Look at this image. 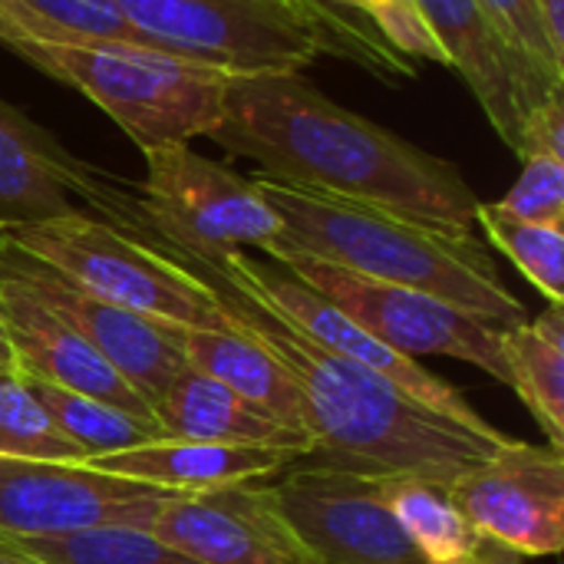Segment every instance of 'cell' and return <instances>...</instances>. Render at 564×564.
Masks as SVG:
<instances>
[{
    "mask_svg": "<svg viewBox=\"0 0 564 564\" xmlns=\"http://www.w3.org/2000/svg\"><path fill=\"white\" fill-rule=\"evenodd\" d=\"M208 139L251 159L254 175L281 185L436 228L473 231L476 225L479 198L453 162L340 106L301 73L231 76Z\"/></svg>",
    "mask_w": 564,
    "mask_h": 564,
    "instance_id": "cell-1",
    "label": "cell"
},
{
    "mask_svg": "<svg viewBox=\"0 0 564 564\" xmlns=\"http://www.w3.org/2000/svg\"><path fill=\"white\" fill-rule=\"evenodd\" d=\"M132 235L152 241L159 251L198 274L212 288L228 324L281 360L304 397L314 459L373 473H416L453 486V479L502 446L436 416L373 370L327 350L254 291L231 281L212 258L169 248L142 231Z\"/></svg>",
    "mask_w": 564,
    "mask_h": 564,
    "instance_id": "cell-2",
    "label": "cell"
},
{
    "mask_svg": "<svg viewBox=\"0 0 564 564\" xmlns=\"http://www.w3.org/2000/svg\"><path fill=\"white\" fill-rule=\"evenodd\" d=\"M281 218L268 251H297L354 274L443 297L496 327L529 321L525 304L502 284L489 248L473 231L436 228L387 208L317 195L251 175Z\"/></svg>",
    "mask_w": 564,
    "mask_h": 564,
    "instance_id": "cell-3",
    "label": "cell"
},
{
    "mask_svg": "<svg viewBox=\"0 0 564 564\" xmlns=\"http://www.w3.org/2000/svg\"><path fill=\"white\" fill-rule=\"evenodd\" d=\"M159 50L235 76L301 73L317 56H344L380 79L416 76L367 20L311 0H119Z\"/></svg>",
    "mask_w": 564,
    "mask_h": 564,
    "instance_id": "cell-4",
    "label": "cell"
},
{
    "mask_svg": "<svg viewBox=\"0 0 564 564\" xmlns=\"http://www.w3.org/2000/svg\"><path fill=\"white\" fill-rule=\"evenodd\" d=\"M13 56L96 102L142 152L208 135L235 73L155 46L132 43H26L0 40Z\"/></svg>",
    "mask_w": 564,
    "mask_h": 564,
    "instance_id": "cell-5",
    "label": "cell"
},
{
    "mask_svg": "<svg viewBox=\"0 0 564 564\" xmlns=\"http://www.w3.org/2000/svg\"><path fill=\"white\" fill-rule=\"evenodd\" d=\"M17 251L59 271L86 294L182 327H225L212 288L185 264L89 212H73L0 235Z\"/></svg>",
    "mask_w": 564,
    "mask_h": 564,
    "instance_id": "cell-6",
    "label": "cell"
},
{
    "mask_svg": "<svg viewBox=\"0 0 564 564\" xmlns=\"http://www.w3.org/2000/svg\"><path fill=\"white\" fill-rule=\"evenodd\" d=\"M145 182L112 221L169 248L221 258L228 251L268 248L281 238V218L254 178L225 162L198 155L188 142L149 149Z\"/></svg>",
    "mask_w": 564,
    "mask_h": 564,
    "instance_id": "cell-7",
    "label": "cell"
},
{
    "mask_svg": "<svg viewBox=\"0 0 564 564\" xmlns=\"http://www.w3.org/2000/svg\"><path fill=\"white\" fill-rule=\"evenodd\" d=\"M271 261L288 268L294 278L324 294L367 334L383 340L403 357H449L486 370L492 380L509 387L502 364V330L443 297L373 281L347 268L327 264L297 251H268Z\"/></svg>",
    "mask_w": 564,
    "mask_h": 564,
    "instance_id": "cell-8",
    "label": "cell"
},
{
    "mask_svg": "<svg viewBox=\"0 0 564 564\" xmlns=\"http://www.w3.org/2000/svg\"><path fill=\"white\" fill-rule=\"evenodd\" d=\"M387 476L317 459L294 463L271 489L317 564H426L387 506Z\"/></svg>",
    "mask_w": 564,
    "mask_h": 564,
    "instance_id": "cell-9",
    "label": "cell"
},
{
    "mask_svg": "<svg viewBox=\"0 0 564 564\" xmlns=\"http://www.w3.org/2000/svg\"><path fill=\"white\" fill-rule=\"evenodd\" d=\"M212 261L231 281L245 284L261 301H268L278 314H284L297 330H304L307 337H314L327 350L373 370L377 377H383L387 383H393L397 390H403L410 400L423 403L436 416H443V420H449V423H456V426H463L482 440H492V443L509 440L492 423H486V416H479L456 387H449L443 377L420 367V360L390 350L383 340L367 334L357 321H350L340 307H334L324 294H317L311 284L294 278L278 261H254V258H248V251H228V254L212 258Z\"/></svg>",
    "mask_w": 564,
    "mask_h": 564,
    "instance_id": "cell-10",
    "label": "cell"
},
{
    "mask_svg": "<svg viewBox=\"0 0 564 564\" xmlns=\"http://www.w3.org/2000/svg\"><path fill=\"white\" fill-rule=\"evenodd\" d=\"M178 492L96 473L79 463L0 456V535L59 539L93 529H152Z\"/></svg>",
    "mask_w": 564,
    "mask_h": 564,
    "instance_id": "cell-11",
    "label": "cell"
},
{
    "mask_svg": "<svg viewBox=\"0 0 564 564\" xmlns=\"http://www.w3.org/2000/svg\"><path fill=\"white\" fill-rule=\"evenodd\" d=\"M449 489L482 539L522 558L562 552L564 456L558 449L506 440L492 456L453 479Z\"/></svg>",
    "mask_w": 564,
    "mask_h": 564,
    "instance_id": "cell-12",
    "label": "cell"
},
{
    "mask_svg": "<svg viewBox=\"0 0 564 564\" xmlns=\"http://www.w3.org/2000/svg\"><path fill=\"white\" fill-rule=\"evenodd\" d=\"M0 261L56 314H63L96 354L149 403L155 406L165 390L188 370L185 357V327L169 324L109 301H99L66 281L59 271L40 264L36 258L17 251L0 238Z\"/></svg>",
    "mask_w": 564,
    "mask_h": 564,
    "instance_id": "cell-13",
    "label": "cell"
},
{
    "mask_svg": "<svg viewBox=\"0 0 564 564\" xmlns=\"http://www.w3.org/2000/svg\"><path fill=\"white\" fill-rule=\"evenodd\" d=\"M149 532L198 564H317L284 522L268 479L178 492Z\"/></svg>",
    "mask_w": 564,
    "mask_h": 564,
    "instance_id": "cell-14",
    "label": "cell"
},
{
    "mask_svg": "<svg viewBox=\"0 0 564 564\" xmlns=\"http://www.w3.org/2000/svg\"><path fill=\"white\" fill-rule=\"evenodd\" d=\"M129 188L102 169L76 159L43 126L0 99V235L79 212L83 198L109 221Z\"/></svg>",
    "mask_w": 564,
    "mask_h": 564,
    "instance_id": "cell-15",
    "label": "cell"
},
{
    "mask_svg": "<svg viewBox=\"0 0 564 564\" xmlns=\"http://www.w3.org/2000/svg\"><path fill=\"white\" fill-rule=\"evenodd\" d=\"M436 36L446 66H453L476 102L482 106L496 135L516 152L525 116L542 106L562 83L542 76L499 36L479 0H416Z\"/></svg>",
    "mask_w": 564,
    "mask_h": 564,
    "instance_id": "cell-16",
    "label": "cell"
},
{
    "mask_svg": "<svg viewBox=\"0 0 564 564\" xmlns=\"http://www.w3.org/2000/svg\"><path fill=\"white\" fill-rule=\"evenodd\" d=\"M0 311L17 357V370L23 377L106 400L139 416H155L152 406L96 354V347L63 314L43 304L3 261H0Z\"/></svg>",
    "mask_w": 564,
    "mask_h": 564,
    "instance_id": "cell-17",
    "label": "cell"
},
{
    "mask_svg": "<svg viewBox=\"0 0 564 564\" xmlns=\"http://www.w3.org/2000/svg\"><path fill=\"white\" fill-rule=\"evenodd\" d=\"M307 453L281 446H225L192 440H152L132 449L83 459L79 466L145 482L169 492H205L235 482H261L301 463Z\"/></svg>",
    "mask_w": 564,
    "mask_h": 564,
    "instance_id": "cell-18",
    "label": "cell"
},
{
    "mask_svg": "<svg viewBox=\"0 0 564 564\" xmlns=\"http://www.w3.org/2000/svg\"><path fill=\"white\" fill-rule=\"evenodd\" d=\"M162 433L169 440H192V443H225V446H281L297 453H314V443L251 403H245L235 390L225 383L185 370L178 380L165 390V397L152 406Z\"/></svg>",
    "mask_w": 564,
    "mask_h": 564,
    "instance_id": "cell-19",
    "label": "cell"
},
{
    "mask_svg": "<svg viewBox=\"0 0 564 564\" xmlns=\"http://www.w3.org/2000/svg\"><path fill=\"white\" fill-rule=\"evenodd\" d=\"M185 357L192 370L225 383L274 423L311 440L307 410L297 383L291 380V373L281 367L274 354H268L254 337H248L235 324L185 327Z\"/></svg>",
    "mask_w": 564,
    "mask_h": 564,
    "instance_id": "cell-20",
    "label": "cell"
},
{
    "mask_svg": "<svg viewBox=\"0 0 564 564\" xmlns=\"http://www.w3.org/2000/svg\"><path fill=\"white\" fill-rule=\"evenodd\" d=\"M509 387L529 406L552 449H564V304L502 330Z\"/></svg>",
    "mask_w": 564,
    "mask_h": 564,
    "instance_id": "cell-21",
    "label": "cell"
},
{
    "mask_svg": "<svg viewBox=\"0 0 564 564\" xmlns=\"http://www.w3.org/2000/svg\"><path fill=\"white\" fill-rule=\"evenodd\" d=\"M387 506L426 564L466 562L482 535L463 516L449 482L416 473L387 476Z\"/></svg>",
    "mask_w": 564,
    "mask_h": 564,
    "instance_id": "cell-22",
    "label": "cell"
},
{
    "mask_svg": "<svg viewBox=\"0 0 564 564\" xmlns=\"http://www.w3.org/2000/svg\"><path fill=\"white\" fill-rule=\"evenodd\" d=\"M0 40L155 46L129 23L119 0H0Z\"/></svg>",
    "mask_w": 564,
    "mask_h": 564,
    "instance_id": "cell-23",
    "label": "cell"
},
{
    "mask_svg": "<svg viewBox=\"0 0 564 564\" xmlns=\"http://www.w3.org/2000/svg\"><path fill=\"white\" fill-rule=\"evenodd\" d=\"M30 387L40 397L50 420L56 423V430L83 453V459L132 449V446L165 436L155 416H139V413L119 410L106 400L73 393V390L53 387L43 380H30Z\"/></svg>",
    "mask_w": 564,
    "mask_h": 564,
    "instance_id": "cell-24",
    "label": "cell"
},
{
    "mask_svg": "<svg viewBox=\"0 0 564 564\" xmlns=\"http://www.w3.org/2000/svg\"><path fill=\"white\" fill-rule=\"evenodd\" d=\"M0 542L46 564H198L145 529H93L59 539L0 535Z\"/></svg>",
    "mask_w": 564,
    "mask_h": 564,
    "instance_id": "cell-25",
    "label": "cell"
},
{
    "mask_svg": "<svg viewBox=\"0 0 564 564\" xmlns=\"http://www.w3.org/2000/svg\"><path fill=\"white\" fill-rule=\"evenodd\" d=\"M476 225H482L492 248H499L525 281L545 294L549 304H564V231L562 225H539L502 215L496 205L476 208Z\"/></svg>",
    "mask_w": 564,
    "mask_h": 564,
    "instance_id": "cell-26",
    "label": "cell"
},
{
    "mask_svg": "<svg viewBox=\"0 0 564 564\" xmlns=\"http://www.w3.org/2000/svg\"><path fill=\"white\" fill-rule=\"evenodd\" d=\"M0 456L83 463V453L56 430L23 373H0Z\"/></svg>",
    "mask_w": 564,
    "mask_h": 564,
    "instance_id": "cell-27",
    "label": "cell"
},
{
    "mask_svg": "<svg viewBox=\"0 0 564 564\" xmlns=\"http://www.w3.org/2000/svg\"><path fill=\"white\" fill-rule=\"evenodd\" d=\"M502 215L539 221V225H562L564 221V162L552 155H525L516 185L496 202Z\"/></svg>",
    "mask_w": 564,
    "mask_h": 564,
    "instance_id": "cell-28",
    "label": "cell"
},
{
    "mask_svg": "<svg viewBox=\"0 0 564 564\" xmlns=\"http://www.w3.org/2000/svg\"><path fill=\"white\" fill-rule=\"evenodd\" d=\"M479 7L519 59H525L542 76L564 83V56L552 50L532 0H479Z\"/></svg>",
    "mask_w": 564,
    "mask_h": 564,
    "instance_id": "cell-29",
    "label": "cell"
},
{
    "mask_svg": "<svg viewBox=\"0 0 564 564\" xmlns=\"http://www.w3.org/2000/svg\"><path fill=\"white\" fill-rule=\"evenodd\" d=\"M337 7L367 20L400 56H426L446 63L416 0H337Z\"/></svg>",
    "mask_w": 564,
    "mask_h": 564,
    "instance_id": "cell-30",
    "label": "cell"
},
{
    "mask_svg": "<svg viewBox=\"0 0 564 564\" xmlns=\"http://www.w3.org/2000/svg\"><path fill=\"white\" fill-rule=\"evenodd\" d=\"M516 155H552L564 162V96L562 89H555L542 106H535L525 122H522V135H519V149Z\"/></svg>",
    "mask_w": 564,
    "mask_h": 564,
    "instance_id": "cell-31",
    "label": "cell"
},
{
    "mask_svg": "<svg viewBox=\"0 0 564 564\" xmlns=\"http://www.w3.org/2000/svg\"><path fill=\"white\" fill-rule=\"evenodd\" d=\"M539 10V20L545 26V36L552 43V50L564 56V0H532Z\"/></svg>",
    "mask_w": 564,
    "mask_h": 564,
    "instance_id": "cell-32",
    "label": "cell"
},
{
    "mask_svg": "<svg viewBox=\"0 0 564 564\" xmlns=\"http://www.w3.org/2000/svg\"><path fill=\"white\" fill-rule=\"evenodd\" d=\"M459 564H525V562H522V555L509 552L506 545L482 539V542H479V549H476L466 562H459Z\"/></svg>",
    "mask_w": 564,
    "mask_h": 564,
    "instance_id": "cell-33",
    "label": "cell"
},
{
    "mask_svg": "<svg viewBox=\"0 0 564 564\" xmlns=\"http://www.w3.org/2000/svg\"><path fill=\"white\" fill-rule=\"evenodd\" d=\"M0 373H20V370H17V357H13V347H10V337H7L3 311H0Z\"/></svg>",
    "mask_w": 564,
    "mask_h": 564,
    "instance_id": "cell-34",
    "label": "cell"
},
{
    "mask_svg": "<svg viewBox=\"0 0 564 564\" xmlns=\"http://www.w3.org/2000/svg\"><path fill=\"white\" fill-rule=\"evenodd\" d=\"M0 564H46V562H36V558H30V555H20V552H13L10 545H3V542H0Z\"/></svg>",
    "mask_w": 564,
    "mask_h": 564,
    "instance_id": "cell-35",
    "label": "cell"
},
{
    "mask_svg": "<svg viewBox=\"0 0 564 564\" xmlns=\"http://www.w3.org/2000/svg\"><path fill=\"white\" fill-rule=\"evenodd\" d=\"M311 3H317V7H330V10H344V7H337V0H311Z\"/></svg>",
    "mask_w": 564,
    "mask_h": 564,
    "instance_id": "cell-36",
    "label": "cell"
}]
</instances>
